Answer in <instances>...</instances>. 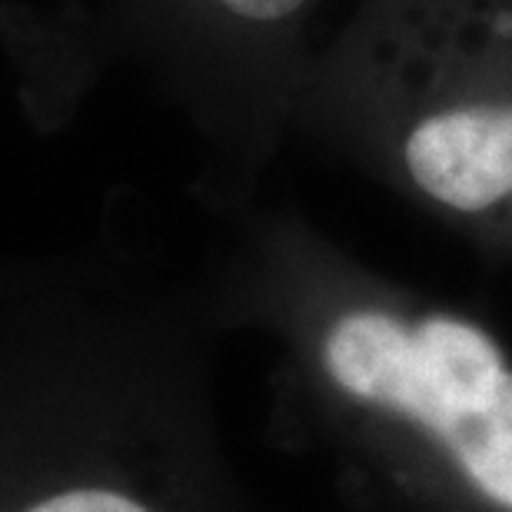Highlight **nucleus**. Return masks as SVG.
I'll return each instance as SVG.
<instances>
[{"mask_svg": "<svg viewBox=\"0 0 512 512\" xmlns=\"http://www.w3.org/2000/svg\"><path fill=\"white\" fill-rule=\"evenodd\" d=\"M293 133L512 256V0H356Z\"/></svg>", "mask_w": 512, "mask_h": 512, "instance_id": "nucleus-2", "label": "nucleus"}, {"mask_svg": "<svg viewBox=\"0 0 512 512\" xmlns=\"http://www.w3.org/2000/svg\"><path fill=\"white\" fill-rule=\"evenodd\" d=\"M230 300L333 399L409 433L489 512H512V360L483 323L366 273L290 217L250 230Z\"/></svg>", "mask_w": 512, "mask_h": 512, "instance_id": "nucleus-1", "label": "nucleus"}, {"mask_svg": "<svg viewBox=\"0 0 512 512\" xmlns=\"http://www.w3.org/2000/svg\"><path fill=\"white\" fill-rule=\"evenodd\" d=\"M124 336L34 310L0 333V512H187L130 409Z\"/></svg>", "mask_w": 512, "mask_h": 512, "instance_id": "nucleus-3", "label": "nucleus"}, {"mask_svg": "<svg viewBox=\"0 0 512 512\" xmlns=\"http://www.w3.org/2000/svg\"><path fill=\"white\" fill-rule=\"evenodd\" d=\"M130 47L237 180L273 157L313 67L326 0H117Z\"/></svg>", "mask_w": 512, "mask_h": 512, "instance_id": "nucleus-4", "label": "nucleus"}]
</instances>
